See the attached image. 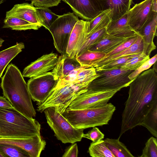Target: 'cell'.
<instances>
[{"mask_svg": "<svg viewBox=\"0 0 157 157\" xmlns=\"http://www.w3.org/2000/svg\"><path fill=\"white\" fill-rule=\"evenodd\" d=\"M128 97L122 115L119 137L140 125L144 117L157 102V75L152 68L139 75L129 84Z\"/></svg>", "mask_w": 157, "mask_h": 157, "instance_id": "obj_1", "label": "cell"}, {"mask_svg": "<svg viewBox=\"0 0 157 157\" xmlns=\"http://www.w3.org/2000/svg\"><path fill=\"white\" fill-rule=\"evenodd\" d=\"M1 79V87L4 96L14 109L28 118L35 117L36 112L27 85L19 69L12 63L9 64Z\"/></svg>", "mask_w": 157, "mask_h": 157, "instance_id": "obj_2", "label": "cell"}, {"mask_svg": "<svg viewBox=\"0 0 157 157\" xmlns=\"http://www.w3.org/2000/svg\"><path fill=\"white\" fill-rule=\"evenodd\" d=\"M41 125L35 119L14 109L0 107V137L28 138L40 135Z\"/></svg>", "mask_w": 157, "mask_h": 157, "instance_id": "obj_3", "label": "cell"}, {"mask_svg": "<svg viewBox=\"0 0 157 157\" xmlns=\"http://www.w3.org/2000/svg\"><path fill=\"white\" fill-rule=\"evenodd\" d=\"M116 109L115 106L109 103L81 110L67 107L62 115L73 127L85 129L108 124Z\"/></svg>", "mask_w": 157, "mask_h": 157, "instance_id": "obj_4", "label": "cell"}, {"mask_svg": "<svg viewBox=\"0 0 157 157\" xmlns=\"http://www.w3.org/2000/svg\"><path fill=\"white\" fill-rule=\"evenodd\" d=\"M91 82H80L60 88L53 89L43 102L38 103L37 110L42 113L46 109L52 107L62 115L74 99L87 91Z\"/></svg>", "mask_w": 157, "mask_h": 157, "instance_id": "obj_5", "label": "cell"}, {"mask_svg": "<svg viewBox=\"0 0 157 157\" xmlns=\"http://www.w3.org/2000/svg\"><path fill=\"white\" fill-rule=\"evenodd\" d=\"M43 112L47 123L58 140L64 144H74L81 140L84 129L73 127L54 107L46 108Z\"/></svg>", "mask_w": 157, "mask_h": 157, "instance_id": "obj_6", "label": "cell"}, {"mask_svg": "<svg viewBox=\"0 0 157 157\" xmlns=\"http://www.w3.org/2000/svg\"><path fill=\"white\" fill-rule=\"evenodd\" d=\"M133 71L124 70L121 68L110 71H96L99 76L90 83L87 90L118 91L124 87L129 86L135 79L131 80L128 78Z\"/></svg>", "mask_w": 157, "mask_h": 157, "instance_id": "obj_7", "label": "cell"}, {"mask_svg": "<svg viewBox=\"0 0 157 157\" xmlns=\"http://www.w3.org/2000/svg\"><path fill=\"white\" fill-rule=\"evenodd\" d=\"M78 20L74 13L69 12L59 15L50 26L48 30L53 37L55 47L61 55L66 54L71 33Z\"/></svg>", "mask_w": 157, "mask_h": 157, "instance_id": "obj_8", "label": "cell"}, {"mask_svg": "<svg viewBox=\"0 0 157 157\" xmlns=\"http://www.w3.org/2000/svg\"><path fill=\"white\" fill-rule=\"evenodd\" d=\"M58 81L52 72L30 78L27 85L32 99L38 103L42 102L56 86Z\"/></svg>", "mask_w": 157, "mask_h": 157, "instance_id": "obj_9", "label": "cell"}, {"mask_svg": "<svg viewBox=\"0 0 157 157\" xmlns=\"http://www.w3.org/2000/svg\"><path fill=\"white\" fill-rule=\"evenodd\" d=\"M118 91L87 90L74 99L68 107L73 110H81L103 105L108 103Z\"/></svg>", "mask_w": 157, "mask_h": 157, "instance_id": "obj_10", "label": "cell"}, {"mask_svg": "<svg viewBox=\"0 0 157 157\" xmlns=\"http://www.w3.org/2000/svg\"><path fill=\"white\" fill-rule=\"evenodd\" d=\"M0 144H10L26 151L30 157H39L45 147L46 142L40 135L28 138L0 137Z\"/></svg>", "mask_w": 157, "mask_h": 157, "instance_id": "obj_11", "label": "cell"}, {"mask_svg": "<svg viewBox=\"0 0 157 157\" xmlns=\"http://www.w3.org/2000/svg\"><path fill=\"white\" fill-rule=\"evenodd\" d=\"M57 54L51 52L44 55L26 67L23 71V77H36L53 70L58 60Z\"/></svg>", "mask_w": 157, "mask_h": 157, "instance_id": "obj_12", "label": "cell"}, {"mask_svg": "<svg viewBox=\"0 0 157 157\" xmlns=\"http://www.w3.org/2000/svg\"><path fill=\"white\" fill-rule=\"evenodd\" d=\"M88 21L81 20L75 24L70 35L66 54L69 57L76 58L88 35Z\"/></svg>", "mask_w": 157, "mask_h": 157, "instance_id": "obj_13", "label": "cell"}, {"mask_svg": "<svg viewBox=\"0 0 157 157\" xmlns=\"http://www.w3.org/2000/svg\"><path fill=\"white\" fill-rule=\"evenodd\" d=\"M153 0H144L129 10L128 25L137 34L151 14Z\"/></svg>", "mask_w": 157, "mask_h": 157, "instance_id": "obj_14", "label": "cell"}, {"mask_svg": "<svg viewBox=\"0 0 157 157\" xmlns=\"http://www.w3.org/2000/svg\"><path fill=\"white\" fill-rule=\"evenodd\" d=\"M68 5L76 16L87 21L93 19L102 11L95 0H61Z\"/></svg>", "mask_w": 157, "mask_h": 157, "instance_id": "obj_15", "label": "cell"}, {"mask_svg": "<svg viewBox=\"0 0 157 157\" xmlns=\"http://www.w3.org/2000/svg\"><path fill=\"white\" fill-rule=\"evenodd\" d=\"M157 12L152 11L149 17L137 33L141 36L142 40V53L147 56H150L152 51L156 48L153 40L157 36Z\"/></svg>", "mask_w": 157, "mask_h": 157, "instance_id": "obj_16", "label": "cell"}, {"mask_svg": "<svg viewBox=\"0 0 157 157\" xmlns=\"http://www.w3.org/2000/svg\"><path fill=\"white\" fill-rule=\"evenodd\" d=\"M129 10L117 20L111 21L106 28L107 33L119 37L130 38L137 35L128 24Z\"/></svg>", "mask_w": 157, "mask_h": 157, "instance_id": "obj_17", "label": "cell"}, {"mask_svg": "<svg viewBox=\"0 0 157 157\" xmlns=\"http://www.w3.org/2000/svg\"><path fill=\"white\" fill-rule=\"evenodd\" d=\"M36 7L31 3L16 4L6 12V16H17L41 27L42 25L37 16Z\"/></svg>", "mask_w": 157, "mask_h": 157, "instance_id": "obj_18", "label": "cell"}, {"mask_svg": "<svg viewBox=\"0 0 157 157\" xmlns=\"http://www.w3.org/2000/svg\"><path fill=\"white\" fill-rule=\"evenodd\" d=\"M101 10L110 9L111 21L120 18L130 9L132 0H95Z\"/></svg>", "mask_w": 157, "mask_h": 157, "instance_id": "obj_19", "label": "cell"}, {"mask_svg": "<svg viewBox=\"0 0 157 157\" xmlns=\"http://www.w3.org/2000/svg\"><path fill=\"white\" fill-rule=\"evenodd\" d=\"M81 66L76 58L70 57L66 54L58 57L56 64L52 72L55 78L59 81Z\"/></svg>", "mask_w": 157, "mask_h": 157, "instance_id": "obj_20", "label": "cell"}, {"mask_svg": "<svg viewBox=\"0 0 157 157\" xmlns=\"http://www.w3.org/2000/svg\"><path fill=\"white\" fill-rule=\"evenodd\" d=\"M143 50V45L142 37L138 34L136 40L130 46L117 54L103 58L96 62L93 65L92 67L96 69L120 57L142 53Z\"/></svg>", "mask_w": 157, "mask_h": 157, "instance_id": "obj_21", "label": "cell"}, {"mask_svg": "<svg viewBox=\"0 0 157 157\" xmlns=\"http://www.w3.org/2000/svg\"><path fill=\"white\" fill-rule=\"evenodd\" d=\"M130 38L117 37L107 33L101 40L92 45L88 50L106 54Z\"/></svg>", "mask_w": 157, "mask_h": 157, "instance_id": "obj_22", "label": "cell"}, {"mask_svg": "<svg viewBox=\"0 0 157 157\" xmlns=\"http://www.w3.org/2000/svg\"><path fill=\"white\" fill-rule=\"evenodd\" d=\"M24 48L23 43H17L16 45L0 52V78L9 63Z\"/></svg>", "mask_w": 157, "mask_h": 157, "instance_id": "obj_23", "label": "cell"}, {"mask_svg": "<svg viewBox=\"0 0 157 157\" xmlns=\"http://www.w3.org/2000/svg\"><path fill=\"white\" fill-rule=\"evenodd\" d=\"M2 28H10L16 30H38L40 27L30 23L21 18L13 16H6Z\"/></svg>", "mask_w": 157, "mask_h": 157, "instance_id": "obj_24", "label": "cell"}, {"mask_svg": "<svg viewBox=\"0 0 157 157\" xmlns=\"http://www.w3.org/2000/svg\"><path fill=\"white\" fill-rule=\"evenodd\" d=\"M111 21V10L109 9L103 11L93 19L88 21V35L106 28Z\"/></svg>", "mask_w": 157, "mask_h": 157, "instance_id": "obj_25", "label": "cell"}, {"mask_svg": "<svg viewBox=\"0 0 157 157\" xmlns=\"http://www.w3.org/2000/svg\"><path fill=\"white\" fill-rule=\"evenodd\" d=\"M104 140L106 146L115 157H134L125 145L119 140V138H106Z\"/></svg>", "mask_w": 157, "mask_h": 157, "instance_id": "obj_26", "label": "cell"}, {"mask_svg": "<svg viewBox=\"0 0 157 157\" xmlns=\"http://www.w3.org/2000/svg\"><path fill=\"white\" fill-rule=\"evenodd\" d=\"M140 125L146 128L155 137H157V102L155 103L144 117Z\"/></svg>", "mask_w": 157, "mask_h": 157, "instance_id": "obj_27", "label": "cell"}, {"mask_svg": "<svg viewBox=\"0 0 157 157\" xmlns=\"http://www.w3.org/2000/svg\"><path fill=\"white\" fill-rule=\"evenodd\" d=\"M105 55V53L101 52L92 51L88 49L80 54L76 58L81 66L92 67L95 62L104 58Z\"/></svg>", "mask_w": 157, "mask_h": 157, "instance_id": "obj_28", "label": "cell"}, {"mask_svg": "<svg viewBox=\"0 0 157 157\" xmlns=\"http://www.w3.org/2000/svg\"><path fill=\"white\" fill-rule=\"evenodd\" d=\"M36 8L42 26L48 30L50 26L59 15L55 14L48 8L36 7Z\"/></svg>", "mask_w": 157, "mask_h": 157, "instance_id": "obj_29", "label": "cell"}, {"mask_svg": "<svg viewBox=\"0 0 157 157\" xmlns=\"http://www.w3.org/2000/svg\"><path fill=\"white\" fill-rule=\"evenodd\" d=\"M88 151L90 155L93 157H115L102 140L96 142L91 143Z\"/></svg>", "mask_w": 157, "mask_h": 157, "instance_id": "obj_30", "label": "cell"}, {"mask_svg": "<svg viewBox=\"0 0 157 157\" xmlns=\"http://www.w3.org/2000/svg\"><path fill=\"white\" fill-rule=\"evenodd\" d=\"M107 33L106 28H104L87 35L76 57L83 52L89 49L92 45L99 42L104 37Z\"/></svg>", "mask_w": 157, "mask_h": 157, "instance_id": "obj_31", "label": "cell"}, {"mask_svg": "<svg viewBox=\"0 0 157 157\" xmlns=\"http://www.w3.org/2000/svg\"><path fill=\"white\" fill-rule=\"evenodd\" d=\"M0 153L5 157H30L28 152L23 149L6 144H0Z\"/></svg>", "mask_w": 157, "mask_h": 157, "instance_id": "obj_32", "label": "cell"}, {"mask_svg": "<svg viewBox=\"0 0 157 157\" xmlns=\"http://www.w3.org/2000/svg\"><path fill=\"white\" fill-rule=\"evenodd\" d=\"M149 59V56L143 53L135 54L122 66L121 68L124 70L134 71Z\"/></svg>", "mask_w": 157, "mask_h": 157, "instance_id": "obj_33", "label": "cell"}, {"mask_svg": "<svg viewBox=\"0 0 157 157\" xmlns=\"http://www.w3.org/2000/svg\"><path fill=\"white\" fill-rule=\"evenodd\" d=\"M135 54L121 57L111 62L104 64L95 69L96 71H110L121 68Z\"/></svg>", "mask_w": 157, "mask_h": 157, "instance_id": "obj_34", "label": "cell"}, {"mask_svg": "<svg viewBox=\"0 0 157 157\" xmlns=\"http://www.w3.org/2000/svg\"><path fill=\"white\" fill-rule=\"evenodd\" d=\"M140 157H157L156 138L151 137L145 143Z\"/></svg>", "mask_w": 157, "mask_h": 157, "instance_id": "obj_35", "label": "cell"}, {"mask_svg": "<svg viewBox=\"0 0 157 157\" xmlns=\"http://www.w3.org/2000/svg\"><path fill=\"white\" fill-rule=\"evenodd\" d=\"M157 59V54H156L144 62L136 70L133 71L128 76V78L132 80L136 78L143 71L150 68L156 62Z\"/></svg>", "mask_w": 157, "mask_h": 157, "instance_id": "obj_36", "label": "cell"}, {"mask_svg": "<svg viewBox=\"0 0 157 157\" xmlns=\"http://www.w3.org/2000/svg\"><path fill=\"white\" fill-rule=\"evenodd\" d=\"M93 128L86 134L83 133L82 138L89 139L92 141L93 143H95L102 140L104 137V135L96 127Z\"/></svg>", "mask_w": 157, "mask_h": 157, "instance_id": "obj_37", "label": "cell"}, {"mask_svg": "<svg viewBox=\"0 0 157 157\" xmlns=\"http://www.w3.org/2000/svg\"><path fill=\"white\" fill-rule=\"evenodd\" d=\"M137 35L130 38L117 47L110 52L105 54V58L117 54L130 46L136 40Z\"/></svg>", "mask_w": 157, "mask_h": 157, "instance_id": "obj_38", "label": "cell"}, {"mask_svg": "<svg viewBox=\"0 0 157 157\" xmlns=\"http://www.w3.org/2000/svg\"><path fill=\"white\" fill-rule=\"evenodd\" d=\"M61 0H36L33 4L36 7L49 8L56 6Z\"/></svg>", "mask_w": 157, "mask_h": 157, "instance_id": "obj_39", "label": "cell"}, {"mask_svg": "<svg viewBox=\"0 0 157 157\" xmlns=\"http://www.w3.org/2000/svg\"><path fill=\"white\" fill-rule=\"evenodd\" d=\"M78 154V146L76 143H75L69 146L66 149L62 157H77Z\"/></svg>", "mask_w": 157, "mask_h": 157, "instance_id": "obj_40", "label": "cell"}, {"mask_svg": "<svg viewBox=\"0 0 157 157\" xmlns=\"http://www.w3.org/2000/svg\"><path fill=\"white\" fill-rule=\"evenodd\" d=\"M0 107L7 109H14L8 100L4 96H0Z\"/></svg>", "mask_w": 157, "mask_h": 157, "instance_id": "obj_41", "label": "cell"}, {"mask_svg": "<svg viewBox=\"0 0 157 157\" xmlns=\"http://www.w3.org/2000/svg\"><path fill=\"white\" fill-rule=\"evenodd\" d=\"M151 11L157 12V0H153L151 4Z\"/></svg>", "mask_w": 157, "mask_h": 157, "instance_id": "obj_42", "label": "cell"}, {"mask_svg": "<svg viewBox=\"0 0 157 157\" xmlns=\"http://www.w3.org/2000/svg\"><path fill=\"white\" fill-rule=\"evenodd\" d=\"M4 41V40L0 38V47L2 46L3 43Z\"/></svg>", "mask_w": 157, "mask_h": 157, "instance_id": "obj_43", "label": "cell"}, {"mask_svg": "<svg viewBox=\"0 0 157 157\" xmlns=\"http://www.w3.org/2000/svg\"><path fill=\"white\" fill-rule=\"evenodd\" d=\"M6 0H0V7L1 4L5 2Z\"/></svg>", "mask_w": 157, "mask_h": 157, "instance_id": "obj_44", "label": "cell"}, {"mask_svg": "<svg viewBox=\"0 0 157 157\" xmlns=\"http://www.w3.org/2000/svg\"><path fill=\"white\" fill-rule=\"evenodd\" d=\"M26 1H31V3L33 4L35 2L36 0H26Z\"/></svg>", "mask_w": 157, "mask_h": 157, "instance_id": "obj_45", "label": "cell"}, {"mask_svg": "<svg viewBox=\"0 0 157 157\" xmlns=\"http://www.w3.org/2000/svg\"><path fill=\"white\" fill-rule=\"evenodd\" d=\"M0 157H5L4 155L0 153Z\"/></svg>", "mask_w": 157, "mask_h": 157, "instance_id": "obj_46", "label": "cell"}]
</instances>
